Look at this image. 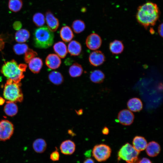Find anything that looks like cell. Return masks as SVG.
<instances>
[{"label":"cell","mask_w":163,"mask_h":163,"mask_svg":"<svg viewBox=\"0 0 163 163\" xmlns=\"http://www.w3.org/2000/svg\"><path fill=\"white\" fill-rule=\"evenodd\" d=\"M159 13L156 4L148 2L138 8L136 18L138 22L146 28L155 24L159 18Z\"/></svg>","instance_id":"1"},{"label":"cell","mask_w":163,"mask_h":163,"mask_svg":"<svg viewBox=\"0 0 163 163\" xmlns=\"http://www.w3.org/2000/svg\"><path fill=\"white\" fill-rule=\"evenodd\" d=\"M26 67V65L18 64L15 61L12 60L4 64L1 71L4 75L8 79L18 83H20L24 78V72Z\"/></svg>","instance_id":"2"},{"label":"cell","mask_w":163,"mask_h":163,"mask_svg":"<svg viewBox=\"0 0 163 163\" xmlns=\"http://www.w3.org/2000/svg\"><path fill=\"white\" fill-rule=\"evenodd\" d=\"M54 35L47 27H40L35 30L34 34V40L35 47L46 49L53 44Z\"/></svg>","instance_id":"3"},{"label":"cell","mask_w":163,"mask_h":163,"mask_svg":"<svg viewBox=\"0 0 163 163\" xmlns=\"http://www.w3.org/2000/svg\"><path fill=\"white\" fill-rule=\"evenodd\" d=\"M21 85L20 83H16L8 79L4 87L3 95L4 98L8 101L15 103L22 102L23 96Z\"/></svg>","instance_id":"4"},{"label":"cell","mask_w":163,"mask_h":163,"mask_svg":"<svg viewBox=\"0 0 163 163\" xmlns=\"http://www.w3.org/2000/svg\"><path fill=\"white\" fill-rule=\"evenodd\" d=\"M111 153V148L108 145L104 144L95 145L92 151L94 158L98 162L104 161L110 156Z\"/></svg>","instance_id":"5"},{"label":"cell","mask_w":163,"mask_h":163,"mask_svg":"<svg viewBox=\"0 0 163 163\" xmlns=\"http://www.w3.org/2000/svg\"><path fill=\"white\" fill-rule=\"evenodd\" d=\"M139 152L136 150L133 145L126 143L120 149L117 153L118 159L126 162L138 157Z\"/></svg>","instance_id":"6"},{"label":"cell","mask_w":163,"mask_h":163,"mask_svg":"<svg viewBox=\"0 0 163 163\" xmlns=\"http://www.w3.org/2000/svg\"><path fill=\"white\" fill-rule=\"evenodd\" d=\"M14 126L7 120H0V140L5 141L9 139L13 134Z\"/></svg>","instance_id":"7"},{"label":"cell","mask_w":163,"mask_h":163,"mask_svg":"<svg viewBox=\"0 0 163 163\" xmlns=\"http://www.w3.org/2000/svg\"><path fill=\"white\" fill-rule=\"evenodd\" d=\"M86 44L87 47L91 50H95L99 49L102 44V40L98 34L92 33L87 37Z\"/></svg>","instance_id":"8"},{"label":"cell","mask_w":163,"mask_h":163,"mask_svg":"<svg viewBox=\"0 0 163 163\" xmlns=\"http://www.w3.org/2000/svg\"><path fill=\"white\" fill-rule=\"evenodd\" d=\"M117 118L121 124L123 125L129 126L133 122L134 115L130 110L123 109L119 112Z\"/></svg>","instance_id":"9"},{"label":"cell","mask_w":163,"mask_h":163,"mask_svg":"<svg viewBox=\"0 0 163 163\" xmlns=\"http://www.w3.org/2000/svg\"><path fill=\"white\" fill-rule=\"evenodd\" d=\"M90 64L93 66H97L102 65L105 60L104 53L99 50H96L91 52L89 56Z\"/></svg>","instance_id":"10"},{"label":"cell","mask_w":163,"mask_h":163,"mask_svg":"<svg viewBox=\"0 0 163 163\" xmlns=\"http://www.w3.org/2000/svg\"><path fill=\"white\" fill-rule=\"evenodd\" d=\"M45 15L47 27L52 32H55L58 29L59 25L58 19L50 11L46 12Z\"/></svg>","instance_id":"11"},{"label":"cell","mask_w":163,"mask_h":163,"mask_svg":"<svg viewBox=\"0 0 163 163\" xmlns=\"http://www.w3.org/2000/svg\"><path fill=\"white\" fill-rule=\"evenodd\" d=\"M45 63L48 68L51 69H55L59 67L61 61L60 57L56 54H50L47 56Z\"/></svg>","instance_id":"12"},{"label":"cell","mask_w":163,"mask_h":163,"mask_svg":"<svg viewBox=\"0 0 163 163\" xmlns=\"http://www.w3.org/2000/svg\"><path fill=\"white\" fill-rule=\"evenodd\" d=\"M76 146L74 142L70 140L63 141L60 145V149L61 152L65 155H71L75 150Z\"/></svg>","instance_id":"13"},{"label":"cell","mask_w":163,"mask_h":163,"mask_svg":"<svg viewBox=\"0 0 163 163\" xmlns=\"http://www.w3.org/2000/svg\"><path fill=\"white\" fill-rule=\"evenodd\" d=\"M147 154L151 157H155L158 155L161 151L160 145L157 142L152 141L147 144L145 148Z\"/></svg>","instance_id":"14"},{"label":"cell","mask_w":163,"mask_h":163,"mask_svg":"<svg viewBox=\"0 0 163 163\" xmlns=\"http://www.w3.org/2000/svg\"><path fill=\"white\" fill-rule=\"evenodd\" d=\"M133 146L139 152L145 149L147 142L145 138L142 136H136L133 139Z\"/></svg>","instance_id":"15"},{"label":"cell","mask_w":163,"mask_h":163,"mask_svg":"<svg viewBox=\"0 0 163 163\" xmlns=\"http://www.w3.org/2000/svg\"><path fill=\"white\" fill-rule=\"evenodd\" d=\"M127 106L129 110L134 112H139L143 108V104L141 100L137 97L130 99L127 102Z\"/></svg>","instance_id":"16"},{"label":"cell","mask_w":163,"mask_h":163,"mask_svg":"<svg viewBox=\"0 0 163 163\" xmlns=\"http://www.w3.org/2000/svg\"><path fill=\"white\" fill-rule=\"evenodd\" d=\"M29 67L30 70L33 73L39 72L42 68L43 62L42 59L38 57H34L29 62Z\"/></svg>","instance_id":"17"},{"label":"cell","mask_w":163,"mask_h":163,"mask_svg":"<svg viewBox=\"0 0 163 163\" xmlns=\"http://www.w3.org/2000/svg\"><path fill=\"white\" fill-rule=\"evenodd\" d=\"M82 50L81 44L77 41L72 40L68 44L67 50L71 56L79 55L82 51Z\"/></svg>","instance_id":"18"},{"label":"cell","mask_w":163,"mask_h":163,"mask_svg":"<svg viewBox=\"0 0 163 163\" xmlns=\"http://www.w3.org/2000/svg\"><path fill=\"white\" fill-rule=\"evenodd\" d=\"M53 48L56 55L61 58H64L68 53L67 46L62 42L59 41L55 43Z\"/></svg>","instance_id":"19"},{"label":"cell","mask_w":163,"mask_h":163,"mask_svg":"<svg viewBox=\"0 0 163 163\" xmlns=\"http://www.w3.org/2000/svg\"><path fill=\"white\" fill-rule=\"evenodd\" d=\"M60 35L62 40L66 42H70L74 37L72 29L67 26L62 27L60 31Z\"/></svg>","instance_id":"20"},{"label":"cell","mask_w":163,"mask_h":163,"mask_svg":"<svg viewBox=\"0 0 163 163\" xmlns=\"http://www.w3.org/2000/svg\"><path fill=\"white\" fill-rule=\"evenodd\" d=\"M4 111L7 115L13 117L17 113L18 108L15 102L7 101L4 107Z\"/></svg>","instance_id":"21"},{"label":"cell","mask_w":163,"mask_h":163,"mask_svg":"<svg viewBox=\"0 0 163 163\" xmlns=\"http://www.w3.org/2000/svg\"><path fill=\"white\" fill-rule=\"evenodd\" d=\"M47 147L45 140L42 138H38L35 140L33 143V148L37 153H41L43 152Z\"/></svg>","instance_id":"22"},{"label":"cell","mask_w":163,"mask_h":163,"mask_svg":"<svg viewBox=\"0 0 163 163\" xmlns=\"http://www.w3.org/2000/svg\"><path fill=\"white\" fill-rule=\"evenodd\" d=\"M124 47L122 42L120 40H115L111 42L109 45V49L113 54H118L122 53Z\"/></svg>","instance_id":"23"},{"label":"cell","mask_w":163,"mask_h":163,"mask_svg":"<svg viewBox=\"0 0 163 163\" xmlns=\"http://www.w3.org/2000/svg\"><path fill=\"white\" fill-rule=\"evenodd\" d=\"M48 78L52 83L56 85H61L63 82L64 78L59 72L53 71L48 75Z\"/></svg>","instance_id":"24"},{"label":"cell","mask_w":163,"mask_h":163,"mask_svg":"<svg viewBox=\"0 0 163 163\" xmlns=\"http://www.w3.org/2000/svg\"><path fill=\"white\" fill-rule=\"evenodd\" d=\"M90 78L93 82L100 83L104 81L105 78V75L101 70H96L91 72L90 75Z\"/></svg>","instance_id":"25"},{"label":"cell","mask_w":163,"mask_h":163,"mask_svg":"<svg viewBox=\"0 0 163 163\" xmlns=\"http://www.w3.org/2000/svg\"><path fill=\"white\" fill-rule=\"evenodd\" d=\"M30 36L29 32L25 29L18 30L15 33V37L16 40L19 43L26 42Z\"/></svg>","instance_id":"26"},{"label":"cell","mask_w":163,"mask_h":163,"mask_svg":"<svg viewBox=\"0 0 163 163\" xmlns=\"http://www.w3.org/2000/svg\"><path fill=\"white\" fill-rule=\"evenodd\" d=\"M83 72V69L81 65L77 63H73L69 69V73L72 77L80 76Z\"/></svg>","instance_id":"27"},{"label":"cell","mask_w":163,"mask_h":163,"mask_svg":"<svg viewBox=\"0 0 163 163\" xmlns=\"http://www.w3.org/2000/svg\"><path fill=\"white\" fill-rule=\"evenodd\" d=\"M23 6L22 0H9L8 6L9 9L12 11L17 12L21 9Z\"/></svg>","instance_id":"28"},{"label":"cell","mask_w":163,"mask_h":163,"mask_svg":"<svg viewBox=\"0 0 163 163\" xmlns=\"http://www.w3.org/2000/svg\"><path fill=\"white\" fill-rule=\"evenodd\" d=\"M72 27L74 32L79 34L84 30L85 25V23L82 20H76L73 22Z\"/></svg>","instance_id":"29"},{"label":"cell","mask_w":163,"mask_h":163,"mask_svg":"<svg viewBox=\"0 0 163 163\" xmlns=\"http://www.w3.org/2000/svg\"><path fill=\"white\" fill-rule=\"evenodd\" d=\"M33 20L35 24L38 27H42L45 23L44 15L40 12L37 13L33 15Z\"/></svg>","instance_id":"30"},{"label":"cell","mask_w":163,"mask_h":163,"mask_svg":"<svg viewBox=\"0 0 163 163\" xmlns=\"http://www.w3.org/2000/svg\"><path fill=\"white\" fill-rule=\"evenodd\" d=\"M13 49L15 53L18 55L23 54L28 50V47L27 45L24 43H18L15 45Z\"/></svg>","instance_id":"31"},{"label":"cell","mask_w":163,"mask_h":163,"mask_svg":"<svg viewBox=\"0 0 163 163\" xmlns=\"http://www.w3.org/2000/svg\"><path fill=\"white\" fill-rule=\"evenodd\" d=\"M37 55V53L32 50H29L26 53L25 59L27 62H28L29 61Z\"/></svg>","instance_id":"32"},{"label":"cell","mask_w":163,"mask_h":163,"mask_svg":"<svg viewBox=\"0 0 163 163\" xmlns=\"http://www.w3.org/2000/svg\"><path fill=\"white\" fill-rule=\"evenodd\" d=\"M56 150L52 152L50 155V159L53 161H56L59 159V154L57 148H56Z\"/></svg>","instance_id":"33"},{"label":"cell","mask_w":163,"mask_h":163,"mask_svg":"<svg viewBox=\"0 0 163 163\" xmlns=\"http://www.w3.org/2000/svg\"><path fill=\"white\" fill-rule=\"evenodd\" d=\"M21 27V24L19 21H16L13 24V27L16 30L19 29Z\"/></svg>","instance_id":"34"},{"label":"cell","mask_w":163,"mask_h":163,"mask_svg":"<svg viewBox=\"0 0 163 163\" xmlns=\"http://www.w3.org/2000/svg\"><path fill=\"white\" fill-rule=\"evenodd\" d=\"M139 163H152V162L149 159L144 157L140 159Z\"/></svg>","instance_id":"35"},{"label":"cell","mask_w":163,"mask_h":163,"mask_svg":"<svg viewBox=\"0 0 163 163\" xmlns=\"http://www.w3.org/2000/svg\"><path fill=\"white\" fill-rule=\"evenodd\" d=\"M158 32L160 35L161 37H163V24H160L158 28Z\"/></svg>","instance_id":"36"},{"label":"cell","mask_w":163,"mask_h":163,"mask_svg":"<svg viewBox=\"0 0 163 163\" xmlns=\"http://www.w3.org/2000/svg\"><path fill=\"white\" fill-rule=\"evenodd\" d=\"M140 159L138 157L135 158L133 160L126 162L127 163H139Z\"/></svg>","instance_id":"37"},{"label":"cell","mask_w":163,"mask_h":163,"mask_svg":"<svg viewBox=\"0 0 163 163\" xmlns=\"http://www.w3.org/2000/svg\"><path fill=\"white\" fill-rule=\"evenodd\" d=\"M102 133L104 135H107L109 133V129L107 127L105 126L102 129Z\"/></svg>","instance_id":"38"},{"label":"cell","mask_w":163,"mask_h":163,"mask_svg":"<svg viewBox=\"0 0 163 163\" xmlns=\"http://www.w3.org/2000/svg\"><path fill=\"white\" fill-rule=\"evenodd\" d=\"M83 163H95L94 161L91 158H88L85 159Z\"/></svg>","instance_id":"39"},{"label":"cell","mask_w":163,"mask_h":163,"mask_svg":"<svg viewBox=\"0 0 163 163\" xmlns=\"http://www.w3.org/2000/svg\"><path fill=\"white\" fill-rule=\"evenodd\" d=\"M76 112L77 114L79 115H82L83 113V110L82 109H81L78 110V111H76Z\"/></svg>","instance_id":"40"},{"label":"cell","mask_w":163,"mask_h":163,"mask_svg":"<svg viewBox=\"0 0 163 163\" xmlns=\"http://www.w3.org/2000/svg\"><path fill=\"white\" fill-rule=\"evenodd\" d=\"M5 100L2 97H0V105H2L5 102Z\"/></svg>","instance_id":"41"}]
</instances>
